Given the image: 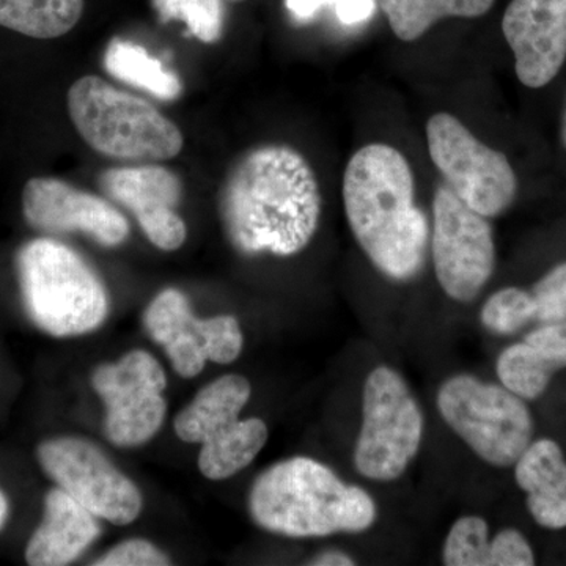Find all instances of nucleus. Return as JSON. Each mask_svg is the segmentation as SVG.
Returning <instances> with one entry per match:
<instances>
[{"label":"nucleus","mask_w":566,"mask_h":566,"mask_svg":"<svg viewBox=\"0 0 566 566\" xmlns=\"http://www.w3.org/2000/svg\"><path fill=\"white\" fill-rule=\"evenodd\" d=\"M315 566H352L356 565V562L353 560V557H349L348 554L342 553V551H324V553L318 554L315 558H312L311 564Z\"/></svg>","instance_id":"473e14b6"},{"label":"nucleus","mask_w":566,"mask_h":566,"mask_svg":"<svg viewBox=\"0 0 566 566\" xmlns=\"http://www.w3.org/2000/svg\"><path fill=\"white\" fill-rule=\"evenodd\" d=\"M95 566H166L172 565L170 558L151 545L147 539H128L120 545L112 547L98 560Z\"/></svg>","instance_id":"cd10ccee"},{"label":"nucleus","mask_w":566,"mask_h":566,"mask_svg":"<svg viewBox=\"0 0 566 566\" xmlns=\"http://www.w3.org/2000/svg\"><path fill=\"white\" fill-rule=\"evenodd\" d=\"M252 395L251 382L240 375H226L205 386L175 419V433L188 444H203L227 423L240 419Z\"/></svg>","instance_id":"a211bd4d"},{"label":"nucleus","mask_w":566,"mask_h":566,"mask_svg":"<svg viewBox=\"0 0 566 566\" xmlns=\"http://www.w3.org/2000/svg\"><path fill=\"white\" fill-rule=\"evenodd\" d=\"M71 122L99 155L123 161H169L180 155L185 137L166 115L98 76H84L69 92Z\"/></svg>","instance_id":"39448f33"},{"label":"nucleus","mask_w":566,"mask_h":566,"mask_svg":"<svg viewBox=\"0 0 566 566\" xmlns=\"http://www.w3.org/2000/svg\"><path fill=\"white\" fill-rule=\"evenodd\" d=\"M22 212L44 233H84L104 248H117L129 237V222L103 197L57 178H32L22 191Z\"/></svg>","instance_id":"ddd939ff"},{"label":"nucleus","mask_w":566,"mask_h":566,"mask_svg":"<svg viewBox=\"0 0 566 566\" xmlns=\"http://www.w3.org/2000/svg\"><path fill=\"white\" fill-rule=\"evenodd\" d=\"M442 419L486 463L510 468L531 446L534 422L523 398L471 375L447 379L438 392Z\"/></svg>","instance_id":"423d86ee"},{"label":"nucleus","mask_w":566,"mask_h":566,"mask_svg":"<svg viewBox=\"0 0 566 566\" xmlns=\"http://www.w3.org/2000/svg\"><path fill=\"white\" fill-rule=\"evenodd\" d=\"M164 22L181 21L203 43H216L223 32L221 0H153Z\"/></svg>","instance_id":"b1692460"},{"label":"nucleus","mask_w":566,"mask_h":566,"mask_svg":"<svg viewBox=\"0 0 566 566\" xmlns=\"http://www.w3.org/2000/svg\"><path fill=\"white\" fill-rule=\"evenodd\" d=\"M36 457L46 475L96 517L115 526L139 517V488L92 442L70 436L50 439L40 444Z\"/></svg>","instance_id":"9d476101"},{"label":"nucleus","mask_w":566,"mask_h":566,"mask_svg":"<svg viewBox=\"0 0 566 566\" xmlns=\"http://www.w3.org/2000/svg\"><path fill=\"white\" fill-rule=\"evenodd\" d=\"M483 326L499 335L515 334L535 322V301L531 292L509 286L486 301L480 314Z\"/></svg>","instance_id":"393cba45"},{"label":"nucleus","mask_w":566,"mask_h":566,"mask_svg":"<svg viewBox=\"0 0 566 566\" xmlns=\"http://www.w3.org/2000/svg\"><path fill=\"white\" fill-rule=\"evenodd\" d=\"M17 271L25 312L43 333L76 337L106 322V286L69 245L51 238L29 241L18 251Z\"/></svg>","instance_id":"20e7f679"},{"label":"nucleus","mask_w":566,"mask_h":566,"mask_svg":"<svg viewBox=\"0 0 566 566\" xmlns=\"http://www.w3.org/2000/svg\"><path fill=\"white\" fill-rule=\"evenodd\" d=\"M490 528L483 517H460L447 536L444 564L449 566H488L490 558Z\"/></svg>","instance_id":"a878e982"},{"label":"nucleus","mask_w":566,"mask_h":566,"mask_svg":"<svg viewBox=\"0 0 566 566\" xmlns=\"http://www.w3.org/2000/svg\"><path fill=\"white\" fill-rule=\"evenodd\" d=\"M99 186L112 202L132 211L142 232L161 251L185 244L188 229L177 212L182 196L180 178L161 166L122 167L99 177Z\"/></svg>","instance_id":"4468645a"},{"label":"nucleus","mask_w":566,"mask_h":566,"mask_svg":"<svg viewBox=\"0 0 566 566\" xmlns=\"http://www.w3.org/2000/svg\"><path fill=\"white\" fill-rule=\"evenodd\" d=\"M554 374L556 371L543 363L526 342L509 346L499 356V379L510 392L523 400H535L542 397Z\"/></svg>","instance_id":"5701e85b"},{"label":"nucleus","mask_w":566,"mask_h":566,"mask_svg":"<svg viewBox=\"0 0 566 566\" xmlns=\"http://www.w3.org/2000/svg\"><path fill=\"white\" fill-rule=\"evenodd\" d=\"M535 301V322H566V263L557 264L532 289Z\"/></svg>","instance_id":"bb28decb"},{"label":"nucleus","mask_w":566,"mask_h":566,"mask_svg":"<svg viewBox=\"0 0 566 566\" xmlns=\"http://www.w3.org/2000/svg\"><path fill=\"white\" fill-rule=\"evenodd\" d=\"M92 385L106 406L104 431L112 444L142 446L161 430L167 378L150 353L134 349L117 364L99 365Z\"/></svg>","instance_id":"9b49d317"},{"label":"nucleus","mask_w":566,"mask_h":566,"mask_svg":"<svg viewBox=\"0 0 566 566\" xmlns=\"http://www.w3.org/2000/svg\"><path fill=\"white\" fill-rule=\"evenodd\" d=\"M428 151L446 185L469 208L497 218L515 202L517 177L504 153L488 147L458 120L439 112L427 123Z\"/></svg>","instance_id":"6e6552de"},{"label":"nucleus","mask_w":566,"mask_h":566,"mask_svg":"<svg viewBox=\"0 0 566 566\" xmlns=\"http://www.w3.org/2000/svg\"><path fill=\"white\" fill-rule=\"evenodd\" d=\"M502 32L521 84L543 88L556 80L566 61V0H512Z\"/></svg>","instance_id":"2eb2a0df"},{"label":"nucleus","mask_w":566,"mask_h":566,"mask_svg":"<svg viewBox=\"0 0 566 566\" xmlns=\"http://www.w3.org/2000/svg\"><path fill=\"white\" fill-rule=\"evenodd\" d=\"M329 0H286V9L300 21L311 20Z\"/></svg>","instance_id":"2f4dec72"},{"label":"nucleus","mask_w":566,"mask_h":566,"mask_svg":"<svg viewBox=\"0 0 566 566\" xmlns=\"http://www.w3.org/2000/svg\"><path fill=\"white\" fill-rule=\"evenodd\" d=\"M268 427L262 419H237L202 444L199 469L207 479L226 480L243 471L262 452Z\"/></svg>","instance_id":"6ab92c4d"},{"label":"nucleus","mask_w":566,"mask_h":566,"mask_svg":"<svg viewBox=\"0 0 566 566\" xmlns=\"http://www.w3.org/2000/svg\"><path fill=\"white\" fill-rule=\"evenodd\" d=\"M431 255L439 285L458 303L474 301L494 273L495 245L488 218L447 185L434 193Z\"/></svg>","instance_id":"1a4fd4ad"},{"label":"nucleus","mask_w":566,"mask_h":566,"mask_svg":"<svg viewBox=\"0 0 566 566\" xmlns=\"http://www.w3.org/2000/svg\"><path fill=\"white\" fill-rule=\"evenodd\" d=\"M82 13L84 0H0V25L39 40L65 35Z\"/></svg>","instance_id":"4be33fe9"},{"label":"nucleus","mask_w":566,"mask_h":566,"mask_svg":"<svg viewBox=\"0 0 566 566\" xmlns=\"http://www.w3.org/2000/svg\"><path fill=\"white\" fill-rule=\"evenodd\" d=\"M10 505L7 501L6 494L0 491V528L6 524L7 517H9Z\"/></svg>","instance_id":"72a5a7b5"},{"label":"nucleus","mask_w":566,"mask_h":566,"mask_svg":"<svg viewBox=\"0 0 566 566\" xmlns=\"http://www.w3.org/2000/svg\"><path fill=\"white\" fill-rule=\"evenodd\" d=\"M102 534L96 516L61 488L44 499V516L25 549L32 566H63L76 560Z\"/></svg>","instance_id":"dca6fc26"},{"label":"nucleus","mask_w":566,"mask_h":566,"mask_svg":"<svg viewBox=\"0 0 566 566\" xmlns=\"http://www.w3.org/2000/svg\"><path fill=\"white\" fill-rule=\"evenodd\" d=\"M374 0H335V10L344 24H357L374 13Z\"/></svg>","instance_id":"7c9ffc66"},{"label":"nucleus","mask_w":566,"mask_h":566,"mask_svg":"<svg viewBox=\"0 0 566 566\" xmlns=\"http://www.w3.org/2000/svg\"><path fill=\"white\" fill-rule=\"evenodd\" d=\"M249 513L256 526L292 538L360 534L378 515L367 491L307 457L281 461L256 476Z\"/></svg>","instance_id":"7ed1b4c3"},{"label":"nucleus","mask_w":566,"mask_h":566,"mask_svg":"<svg viewBox=\"0 0 566 566\" xmlns=\"http://www.w3.org/2000/svg\"><path fill=\"white\" fill-rule=\"evenodd\" d=\"M144 324L181 378L199 375L208 360L232 364L243 352V331L234 316L197 318L188 296L177 289L164 290L151 301Z\"/></svg>","instance_id":"f8f14e48"},{"label":"nucleus","mask_w":566,"mask_h":566,"mask_svg":"<svg viewBox=\"0 0 566 566\" xmlns=\"http://www.w3.org/2000/svg\"><path fill=\"white\" fill-rule=\"evenodd\" d=\"M562 144H564V147L566 148V107L564 112V118H562Z\"/></svg>","instance_id":"f704fd0d"},{"label":"nucleus","mask_w":566,"mask_h":566,"mask_svg":"<svg viewBox=\"0 0 566 566\" xmlns=\"http://www.w3.org/2000/svg\"><path fill=\"white\" fill-rule=\"evenodd\" d=\"M104 69L118 81L150 93L163 102H175L181 96L182 85L177 74L132 41L112 40L104 52Z\"/></svg>","instance_id":"aec40b11"},{"label":"nucleus","mask_w":566,"mask_h":566,"mask_svg":"<svg viewBox=\"0 0 566 566\" xmlns=\"http://www.w3.org/2000/svg\"><path fill=\"white\" fill-rule=\"evenodd\" d=\"M515 479L539 526L566 527V461L557 442L539 439L516 461Z\"/></svg>","instance_id":"f3484780"},{"label":"nucleus","mask_w":566,"mask_h":566,"mask_svg":"<svg viewBox=\"0 0 566 566\" xmlns=\"http://www.w3.org/2000/svg\"><path fill=\"white\" fill-rule=\"evenodd\" d=\"M495 0H379L390 29L401 41H416L446 18H480Z\"/></svg>","instance_id":"412c9836"},{"label":"nucleus","mask_w":566,"mask_h":566,"mask_svg":"<svg viewBox=\"0 0 566 566\" xmlns=\"http://www.w3.org/2000/svg\"><path fill=\"white\" fill-rule=\"evenodd\" d=\"M415 192L408 159L390 145H365L346 166L344 203L354 238L370 262L397 282L415 279L427 255L430 230Z\"/></svg>","instance_id":"f03ea898"},{"label":"nucleus","mask_w":566,"mask_h":566,"mask_svg":"<svg viewBox=\"0 0 566 566\" xmlns=\"http://www.w3.org/2000/svg\"><path fill=\"white\" fill-rule=\"evenodd\" d=\"M219 214L238 252L296 255L314 240L322 218L314 169L289 145L252 148L227 172L219 191Z\"/></svg>","instance_id":"f257e3e1"},{"label":"nucleus","mask_w":566,"mask_h":566,"mask_svg":"<svg viewBox=\"0 0 566 566\" xmlns=\"http://www.w3.org/2000/svg\"><path fill=\"white\" fill-rule=\"evenodd\" d=\"M535 564L534 551L521 532L505 528L490 543L488 566H531Z\"/></svg>","instance_id":"c85d7f7f"},{"label":"nucleus","mask_w":566,"mask_h":566,"mask_svg":"<svg viewBox=\"0 0 566 566\" xmlns=\"http://www.w3.org/2000/svg\"><path fill=\"white\" fill-rule=\"evenodd\" d=\"M230 2H243V0H230Z\"/></svg>","instance_id":"c9c22d12"},{"label":"nucleus","mask_w":566,"mask_h":566,"mask_svg":"<svg viewBox=\"0 0 566 566\" xmlns=\"http://www.w3.org/2000/svg\"><path fill=\"white\" fill-rule=\"evenodd\" d=\"M536 356L554 371L566 367V322L543 324L524 338Z\"/></svg>","instance_id":"c756f323"},{"label":"nucleus","mask_w":566,"mask_h":566,"mask_svg":"<svg viewBox=\"0 0 566 566\" xmlns=\"http://www.w3.org/2000/svg\"><path fill=\"white\" fill-rule=\"evenodd\" d=\"M423 415L398 371L378 367L368 375L363 395V428L354 449L360 475L392 482L403 475L419 452Z\"/></svg>","instance_id":"0eeeda50"}]
</instances>
